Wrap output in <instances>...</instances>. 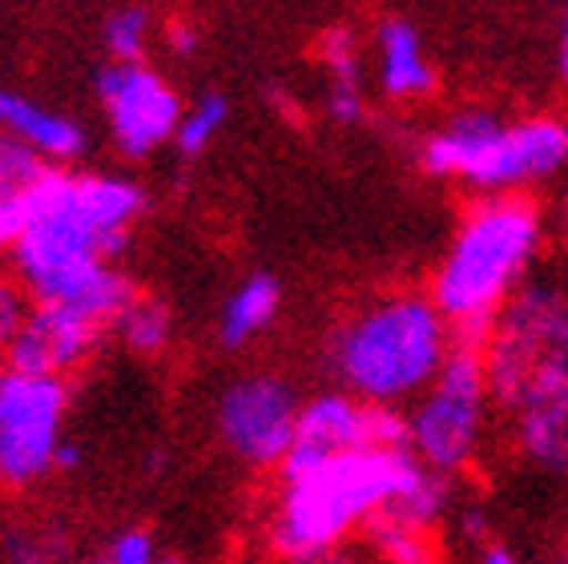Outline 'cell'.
<instances>
[{"label":"cell","mask_w":568,"mask_h":564,"mask_svg":"<svg viewBox=\"0 0 568 564\" xmlns=\"http://www.w3.org/2000/svg\"><path fill=\"white\" fill-rule=\"evenodd\" d=\"M432 476L412 447L351 452L306 467H283V496L271 516L274 553L295 564L335 556L351 532L399 508Z\"/></svg>","instance_id":"1"},{"label":"cell","mask_w":568,"mask_h":564,"mask_svg":"<svg viewBox=\"0 0 568 564\" xmlns=\"http://www.w3.org/2000/svg\"><path fill=\"white\" fill-rule=\"evenodd\" d=\"M545 246V214L525 194H488L464 214L432 279V303L464 348H480L496 319L528 286Z\"/></svg>","instance_id":"2"},{"label":"cell","mask_w":568,"mask_h":564,"mask_svg":"<svg viewBox=\"0 0 568 564\" xmlns=\"http://www.w3.org/2000/svg\"><path fill=\"white\" fill-rule=\"evenodd\" d=\"M452 351L456 335L432 294H392L335 331L331 367L343 380V391L399 407L439 380Z\"/></svg>","instance_id":"3"},{"label":"cell","mask_w":568,"mask_h":564,"mask_svg":"<svg viewBox=\"0 0 568 564\" xmlns=\"http://www.w3.org/2000/svg\"><path fill=\"white\" fill-rule=\"evenodd\" d=\"M424 165L484 194H516L568 165V121H504L488 109H464L424 141Z\"/></svg>","instance_id":"4"},{"label":"cell","mask_w":568,"mask_h":564,"mask_svg":"<svg viewBox=\"0 0 568 564\" xmlns=\"http://www.w3.org/2000/svg\"><path fill=\"white\" fill-rule=\"evenodd\" d=\"M493 403L516 415L528 403L568 387V291L557 282H528L496 319L484 343Z\"/></svg>","instance_id":"5"},{"label":"cell","mask_w":568,"mask_h":564,"mask_svg":"<svg viewBox=\"0 0 568 564\" xmlns=\"http://www.w3.org/2000/svg\"><path fill=\"white\" fill-rule=\"evenodd\" d=\"M488 407H493V387L484 371V351L456 343L439 380L407 412L412 456L439 476L468 467L488 432Z\"/></svg>","instance_id":"6"},{"label":"cell","mask_w":568,"mask_h":564,"mask_svg":"<svg viewBox=\"0 0 568 564\" xmlns=\"http://www.w3.org/2000/svg\"><path fill=\"white\" fill-rule=\"evenodd\" d=\"M61 415H65V383L0 367V480L4 484L24 489L53 467L61 447L57 440Z\"/></svg>","instance_id":"7"},{"label":"cell","mask_w":568,"mask_h":564,"mask_svg":"<svg viewBox=\"0 0 568 564\" xmlns=\"http://www.w3.org/2000/svg\"><path fill=\"white\" fill-rule=\"evenodd\" d=\"M407 447V415L399 407L367 403L351 391H323L303 403L298 432L283 467H306L351 452H395Z\"/></svg>","instance_id":"8"},{"label":"cell","mask_w":568,"mask_h":564,"mask_svg":"<svg viewBox=\"0 0 568 564\" xmlns=\"http://www.w3.org/2000/svg\"><path fill=\"white\" fill-rule=\"evenodd\" d=\"M298 412L303 403L283 380H242L222 395L219 403V432L251 464H283L295 447Z\"/></svg>","instance_id":"9"},{"label":"cell","mask_w":568,"mask_h":564,"mask_svg":"<svg viewBox=\"0 0 568 564\" xmlns=\"http://www.w3.org/2000/svg\"><path fill=\"white\" fill-rule=\"evenodd\" d=\"M101 101L110 109V125L118 145L130 158H142L165 138H178L182 109L178 93L145 66H110L98 77Z\"/></svg>","instance_id":"10"},{"label":"cell","mask_w":568,"mask_h":564,"mask_svg":"<svg viewBox=\"0 0 568 564\" xmlns=\"http://www.w3.org/2000/svg\"><path fill=\"white\" fill-rule=\"evenodd\" d=\"M101 326L93 319L77 315L69 306L41 303L33 315L24 319L17 331L9 355V367L21 375H44V380H61L69 367H77L81 359L93 351Z\"/></svg>","instance_id":"11"},{"label":"cell","mask_w":568,"mask_h":564,"mask_svg":"<svg viewBox=\"0 0 568 564\" xmlns=\"http://www.w3.org/2000/svg\"><path fill=\"white\" fill-rule=\"evenodd\" d=\"M375 53H379V85L387 98L416 101L436 89V66L427 61V49L412 21H399V17L383 21Z\"/></svg>","instance_id":"12"},{"label":"cell","mask_w":568,"mask_h":564,"mask_svg":"<svg viewBox=\"0 0 568 564\" xmlns=\"http://www.w3.org/2000/svg\"><path fill=\"white\" fill-rule=\"evenodd\" d=\"M513 420L516 452L540 472L568 476V387L552 391L545 400L528 403Z\"/></svg>","instance_id":"13"},{"label":"cell","mask_w":568,"mask_h":564,"mask_svg":"<svg viewBox=\"0 0 568 564\" xmlns=\"http://www.w3.org/2000/svg\"><path fill=\"white\" fill-rule=\"evenodd\" d=\"M0 125L21 138L24 145H33L44 158H57V162H69L77 153L85 150V133L81 125L61 113H49V109L33 105L21 93H0Z\"/></svg>","instance_id":"14"},{"label":"cell","mask_w":568,"mask_h":564,"mask_svg":"<svg viewBox=\"0 0 568 564\" xmlns=\"http://www.w3.org/2000/svg\"><path fill=\"white\" fill-rule=\"evenodd\" d=\"M323 53V66L331 77V93H327V109L331 118L351 125L367 113V98H363V61H359V41L351 37V29H331L318 44Z\"/></svg>","instance_id":"15"},{"label":"cell","mask_w":568,"mask_h":564,"mask_svg":"<svg viewBox=\"0 0 568 564\" xmlns=\"http://www.w3.org/2000/svg\"><path fill=\"white\" fill-rule=\"evenodd\" d=\"M278 282L271 274H254L230 294L226 311H222V343L226 348H242L251 343L258 331L271 326V319L278 315Z\"/></svg>","instance_id":"16"},{"label":"cell","mask_w":568,"mask_h":564,"mask_svg":"<svg viewBox=\"0 0 568 564\" xmlns=\"http://www.w3.org/2000/svg\"><path fill=\"white\" fill-rule=\"evenodd\" d=\"M367 541L379 564H432V532L395 516H379L367 524Z\"/></svg>","instance_id":"17"},{"label":"cell","mask_w":568,"mask_h":564,"mask_svg":"<svg viewBox=\"0 0 568 564\" xmlns=\"http://www.w3.org/2000/svg\"><path fill=\"white\" fill-rule=\"evenodd\" d=\"M44 174H49V165L37 158L33 145H24V141L12 138V133L0 138V194L24 198Z\"/></svg>","instance_id":"18"},{"label":"cell","mask_w":568,"mask_h":564,"mask_svg":"<svg viewBox=\"0 0 568 564\" xmlns=\"http://www.w3.org/2000/svg\"><path fill=\"white\" fill-rule=\"evenodd\" d=\"M226 118H230V101L222 98V93H206V98L182 118V125H178V145H182V153L206 150L210 141L219 138L222 125H226Z\"/></svg>","instance_id":"19"},{"label":"cell","mask_w":568,"mask_h":564,"mask_svg":"<svg viewBox=\"0 0 568 564\" xmlns=\"http://www.w3.org/2000/svg\"><path fill=\"white\" fill-rule=\"evenodd\" d=\"M121 335L133 351H158L170 335V315H165L162 303L153 299H133V306L118 319Z\"/></svg>","instance_id":"20"},{"label":"cell","mask_w":568,"mask_h":564,"mask_svg":"<svg viewBox=\"0 0 568 564\" xmlns=\"http://www.w3.org/2000/svg\"><path fill=\"white\" fill-rule=\"evenodd\" d=\"M145 29H150V17L145 9H121L105 24V44L110 53L118 57V66H138V57L145 49Z\"/></svg>","instance_id":"21"},{"label":"cell","mask_w":568,"mask_h":564,"mask_svg":"<svg viewBox=\"0 0 568 564\" xmlns=\"http://www.w3.org/2000/svg\"><path fill=\"white\" fill-rule=\"evenodd\" d=\"M24 230H29V194L24 198H4L0 194V250L12 246L24 239Z\"/></svg>","instance_id":"22"},{"label":"cell","mask_w":568,"mask_h":564,"mask_svg":"<svg viewBox=\"0 0 568 564\" xmlns=\"http://www.w3.org/2000/svg\"><path fill=\"white\" fill-rule=\"evenodd\" d=\"M24 299L17 286H9V282H0V351L12 348V339H17V331L24 326Z\"/></svg>","instance_id":"23"},{"label":"cell","mask_w":568,"mask_h":564,"mask_svg":"<svg viewBox=\"0 0 568 564\" xmlns=\"http://www.w3.org/2000/svg\"><path fill=\"white\" fill-rule=\"evenodd\" d=\"M105 564H158L153 561V541L145 532H121Z\"/></svg>","instance_id":"24"},{"label":"cell","mask_w":568,"mask_h":564,"mask_svg":"<svg viewBox=\"0 0 568 564\" xmlns=\"http://www.w3.org/2000/svg\"><path fill=\"white\" fill-rule=\"evenodd\" d=\"M170 44H174L178 53H194V49H197V33L190 29V24H174V29H170Z\"/></svg>","instance_id":"25"},{"label":"cell","mask_w":568,"mask_h":564,"mask_svg":"<svg viewBox=\"0 0 568 564\" xmlns=\"http://www.w3.org/2000/svg\"><path fill=\"white\" fill-rule=\"evenodd\" d=\"M81 464V447L77 444H61L53 456V467H65V472H73V467Z\"/></svg>","instance_id":"26"},{"label":"cell","mask_w":568,"mask_h":564,"mask_svg":"<svg viewBox=\"0 0 568 564\" xmlns=\"http://www.w3.org/2000/svg\"><path fill=\"white\" fill-rule=\"evenodd\" d=\"M480 564H520V561H516L508 548H500V544H488V548L480 553Z\"/></svg>","instance_id":"27"},{"label":"cell","mask_w":568,"mask_h":564,"mask_svg":"<svg viewBox=\"0 0 568 564\" xmlns=\"http://www.w3.org/2000/svg\"><path fill=\"white\" fill-rule=\"evenodd\" d=\"M560 73L568 77V9H565V21H560Z\"/></svg>","instance_id":"28"},{"label":"cell","mask_w":568,"mask_h":564,"mask_svg":"<svg viewBox=\"0 0 568 564\" xmlns=\"http://www.w3.org/2000/svg\"><path fill=\"white\" fill-rule=\"evenodd\" d=\"M464 528H468V536H484V516H480V512H468V516H464Z\"/></svg>","instance_id":"29"},{"label":"cell","mask_w":568,"mask_h":564,"mask_svg":"<svg viewBox=\"0 0 568 564\" xmlns=\"http://www.w3.org/2000/svg\"><path fill=\"white\" fill-rule=\"evenodd\" d=\"M315 564H347L343 556H323V561H315Z\"/></svg>","instance_id":"30"},{"label":"cell","mask_w":568,"mask_h":564,"mask_svg":"<svg viewBox=\"0 0 568 564\" xmlns=\"http://www.w3.org/2000/svg\"><path fill=\"white\" fill-rule=\"evenodd\" d=\"M565 218H568V198H565Z\"/></svg>","instance_id":"31"},{"label":"cell","mask_w":568,"mask_h":564,"mask_svg":"<svg viewBox=\"0 0 568 564\" xmlns=\"http://www.w3.org/2000/svg\"><path fill=\"white\" fill-rule=\"evenodd\" d=\"M165 564H178V561H165Z\"/></svg>","instance_id":"32"},{"label":"cell","mask_w":568,"mask_h":564,"mask_svg":"<svg viewBox=\"0 0 568 564\" xmlns=\"http://www.w3.org/2000/svg\"><path fill=\"white\" fill-rule=\"evenodd\" d=\"M565 291H568V282H565Z\"/></svg>","instance_id":"33"}]
</instances>
